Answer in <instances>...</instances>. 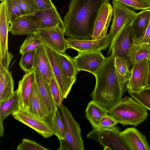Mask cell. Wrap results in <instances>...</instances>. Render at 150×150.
<instances>
[{"mask_svg":"<svg viewBox=\"0 0 150 150\" xmlns=\"http://www.w3.org/2000/svg\"><path fill=\"white\" fill-rule=\"evenodd\" d=\"M110 0H71L64 17L65 35L76 39H91L98 11Z\"/></svg>","mask_w":150,"mask_h":150,"instance_id":"1","label":"cell"},{"mask_svg":"<svg viewBox=\"0 0 150 150\" xmlns=\"http://www.w3.org/2000/svg\"><path fill=\"white\" fill-rule=\"evenodd\" d=\"M95 76L96 85L90 95L92 100L108 109L122 98L123 95L115 69L114 58L111 54L105 57Z\"/></svg>","mask_w":150,"mask_h":150,"instance_id":"2","label":"cell"},{"mask_svg":"<svg viewBox=\"0 0 150 150\" xmlns=\"http://www.w3.org/2000/svg\"><path fill=\"white\" fill-rule=\"evenodd\" d=\"M108 109V113L123 126H137L146 120L147 109L132 98L126 96Z\"/></svg>","mask_w":150,"mask_h":150,"instance_id":"3","label":"cell"},{"mask_svg":"<svg viewBox=\"0 0 150 150\" xmlns=\"http://www.w3.org/2000/svg\"><path fill=\"white\" fill-rule=\"evenodd\" d=\"M86 137L97 141L104 150H129L119 129L115 126L110 128L93 129Z\"/></svg>","mask_w":150,"mask_h":150,"instance_id":"4","label":"cell"},{"mask_svg":"<svg viewBox=\"0 0 150 150\" xmlns=\"http://www.w3.org/2000/svg\"><path fill=\"white\" fill-rule=\"evenodd\" d=\"M58 108L65 127V139L71 150H84L83 140L79 124L66 106L62 103Z\"/></svg>","mask_w":150,"mask_h":150,"instance_id":"5","label":"cell"},{"mask_svg":"<svg viewBox=\"0 0 150 150\" xmlns=\"http://www.w3.org/2000/svg\"><path fill=\"white\" fill-rule=\"evenodd\" d=\"M113 18L109 35L111 44L120 32L131 24L137 13L124 4L112 1Z\"/></svg>","mask_w":150,"mask_h":150,"instance_id":"6","label":"cell"},{"mask_svg":"<svg viewBox=\"0 0 150 150\" xmlns=\"http://www.w3.org/2000/svg\"><path fill=\"white\" fill-rule=\"evenodd\" d=\"M43 44L50 62L54 77L64 98H66L73 85L76 82V78H70L67 76L60 63L58 52L45 43H43Z\"/></svg>","mask_w":150,"mask_h":150,"instance_id":"7","label":"cell"},{"mask_svg":"<svg viewBox=\"0 0 150 150\" xmlns=\"http://www.w3.org/2000/svg\"><path fill=\"white\" fill-rule=\"evenodd\" d=\"M135 43L132 27L130 24L120 32L110 45L107 55L111 53L114 58L118 56L129 59L131 50Z\"/></svg>","mask_w":150,"mask_h":150,"instance_id":"8","label":"cell"},{"mask_svg":"<svg viewBox=\"0 0 150 150\" xmlns=\"http://www.w3.org/2000/svg\"><path fill=\"white\" fill-rule=\"evenodd\" d=\"M25 111L35 119L47 125L52 129V117L39 92L35 81L28 107Z\"/></svg>","mask_w":150,"mask_h":150,"instance_id":"9","label":"cell"},{"mask_svg":"<svg viewBox=\"0 0 150 150\" xmlns=\"http://www.w3.org/2000/svg\"><path fill=\"white\" fill-rule=\"evenodd\" d=\"M105 57L101 51L78 52L73 59L78 71H84L95 76L103 65Z\"/></svg>","mask_w":150,"mask_h":150,"instance_id":"10","label":"cell"},{"mask_svg":"<svg viewBox=\"0 0 150 150\" xmlns=\"http://www.w3.org/2000/svg\"><path fill=\"white\" fill-rule=\"evenodd\" d=\"M37 33L42 42L58 52H65L69 49L64 37V30L59 25L40 29Z\"/></svg>","mask_w":150,"mask_h":150,"instance_id":"11","label":"cell"},{"mask_svg":"<svg viewBox=\"0 0 150 150\" xmlns=\"http://www.w3.org/2000/svg\"><path fill=\"white\" fill-rule=\"evenodd\" d=\"M41 18L38 12L21 16L10 24L9 32L13 35L36 33L40 30Z\"/></svg>","mask_w":150,"mask_h":150,"instance_id":"12","label":"cell"},{"mask_svg":"<svg viewBox=\"0 0 150 150\" xmlns=\"http://www.w3.org/2000/svg\"><path fill=\"white\" fill-rule=\"evenodd\" d=\"M148 58L133 66L127 85V91H136L147 87Z\"/></svg>","mask_w":150,"mask_h":150,"instance_id":"13","label":"cell"},{"mask_svg":"<svg viewBox=\"0 0 150 150\" xmlns=\"http://www.w3.org/2000/svg\"><path fill=\"white\" fill-rule=\"evenodd\" d=\"M12 58L7 56L0 62V104L11 97L14 91L11 72L8 69Z\"/></svg>","mask_w":150,"mask_h":150,"instance_id":"14","label":"cell"},{"mask_svg":"<svg viewBox=\"0 0 150 150\" xmlns=\"http://www.w3.org/2000/svg\"><path fill=\"white\" fill-rule=\"evenodd\" d=\"M66 40L69 49L78 52L101 51L106 49L110 44L108 34L104 38L98 39L81 40L68 38Z\"/></svg>","mask_w":150,"mask_h":150,"instance_id":"15","label":"cell"},{"mask_svg":"<svg viewBox=\"0 0 150 150\" xmlns=\"http://www.w3.org/2000/svg\"><path fill=\"white\" fill-rule=\"evenodd\" d=\"M113 8L109 2L104 3L99 9L94 23L91 39L105 37L113 16Z\"/></svg>","mask_w":150,"mask_h":150,"instance_id":"16","label":"cell"},{"mask_svg":"<svg viewBox=\"0 0 150 150\" xmlns=\"http://www.w3.org/2000/svg\"><path fill=\"white\" fill-rule=\"evenodd\" d=\"M11 114L15 119L34 130L45 138L54 135L49 126L39 122L24 110L18 109Z\"/></svg>","mask_w":150,"mask_h":150,"instance_id":"17","label":"cell"},{"mask_svg":"<svg viewBox=\"0 0 150 150\" xmlns=\"http://www.w3.org/2000/svg\"><path fill=\"white\" fill-rule=\"evenodd\" d=\"M129 150H150L146 136L135 127L127 128L121 132Z\"/></svg>","mask_w":150,"mask_h":150,"instance_id":"18","label":"cell"},{"mask_svg":"<svg viewBox=\"0 0 150 150\" xmlns=\"http://www.w3.org/2000/svg\"><path fill=\"white\" fill-rule=\"evenodd\" d=\"M35 82L34 69L25 73L18 82L17 89L19 97V108L26 110L28 106L30 98Z\"/></svg>","mask_w":150,"mask_h":150,"instance_id":"19","label":"cell"},{"mask_svg":"<svg viewBox=\"0 0 150 150\" xmlns=\"http://www.w3.org/2000/svg\"><path fill=\"white\" fill-rule=\"evenodd\" d=\"M34 69H36L49 84L54 77L51 64L43 43L36 50Z\"/></svg>","mask_w":150,"mask_h":150,"instance_id":"20","label":"cell"},{"mask_svg":"<svg viewBox=\"0 0 150 150\" xmlns=\"http://www.w3.org/2000/svg\"><path fill=\"white\" fill-rule=\"evenodd\" d=\"M35 81L39 92L52 118L58 109L51 92L49 84L35 69H34Z\"/></svg>","mask_w":150,"mask_h":150,"instance_id":"21","label":"cell"},{"mask_svg":"<svg viewBox=\"0 0 150 150\" xmlns=\"http://www.w3.org/2000/svg\"><path fill=\"white\" fill-rule=\"evenodd\" d=\"M10 23L5 1L0 5V60L5 59L8 53V37Z\"/></svg>","mask_w":150,"mask_h":150,"instance_id":"22","label":"cell"},{"mask_svg":"<svg viewBox=\"0 0 150 150\" xmlns=\"http://www.w3.org/2000/svg\"><path fill=\"white\" fill-rule=\"evenodd\" d=\"M150 21V9L137 13L131 24L135 43H138L144 35Z\"/></svg>","mask_w":150,"mask_h":150,"instance_id":"23","label":"cell"},{"mask_svg":"<svg viewBox=\"0 0 150 150\" xmlns=\"http://www.w3.org/2000/svg\"><path fill=\"white\" fill-rule=\"evenodd\" d=\"M131 62L126 58L118 56L114 58L115 69L123 95L127 90V85L130 75L129 67Z\"/></svg>","mask_w":150,"mask_h":150,"instance_id":"24","label":"cell"},{"mask_svg":"<svg viewBox=\"0 0 150 150\" xmlns=\"http://www.w3.org/2000/svg\"><path fill=\"white\" fill-rule=\"evenodd\" d=\"M19 97L18 90L14 91L13 96L11 98L0 104V137L4 134L3 122L10 114L19 108Z\"/></svg>","mask_w":150,"mask_h":150,"instance_id":"25","label":"cell"},{"mask_svg":"<svg viewBox=\"0 0 150 150\" xmlns=\"http://www.w3.org/2000/svg\"><path fill=\"white\" fill-rule=\"evenodd\" d=\"M38 13L41 18L40 30L54 27L59 25L64 30L63 21L54 5L50 9L40 11Z\"/></svg>","mask_w":150,"mask_h":150,"instance_id":"26","label":"cell"},{"mask_svg":"<svg viewBox=\"0 0 150 150\" xmlns=\"http://www.w3.org/2000/svg\"><path fill=\"white\" fill-rule=\"evenodd\" d=\"M108 113V109L103 107L92 100L88 104L86 109V117L93 129L99 128L102 117Z\"/></svg>","mask_w":150,"mask_h":150,"instance_id":"27","label":"cell"},{"mask_svg":"<svg viewBox=\"0 0 150 150\" xmlns=\"http://www.w3.org/2000/svg\"><path fill=\"white\" fill-rule=\"evenodd\" d=\"M150 55V47L149 44L135 43L132 46L129 59L133 64L148 58Z\"/></svg>","mask_w":150,"mask_h":150,"instance_id":"28","label":"cell"},{"mask_svg":"<svg viewBox=\"0 0 150 150\" xmlns=\"http://www.w3.org/2000/svg\"><path fill=\"white\" fill-rule=\"evenodd\" d=\"M58 53L60 63L67 76L70 78H76L79 71L73 58L65 52Z\"/></svg>","mask_w":150,"mask_h":150,"instance_id":"29","label":"cell"},{"mask_svg":"<svg viewBox=\"0 0 150 150\" xmlns=\"http://www.w3.org/2000/svg\"><path fill=\"white\" fill-rule=\"evenodd\" d=\"M42 43L37 33L28 34L20 47V54L36 50Z\"/></svg>","mask_w":150,"mask_h":150,"instance_id":"30","label":"cell"},{"mask_svg":"<svg viewBox=\"0 0 150 150\" xmlns=\"http://www.w3.org/2000/svg\"><path fill=\"white\" fill-rule=\"evenodd\" d=\"M132 98L150 110V87L136 91H128Z\"/></svg>","mask_w":150,"mask_h":150,"instance_id":"31","label":"cell"},{"mask_svg":"<svg viewBox=\"0 0 150 150\" xmlns=\"http://www.w3.org/2000/svg\"><path fill=\"white\" fill-rule=\"evenodd\" d=\"M8 16L11 24L22 16L17 0H5Z\"/></svg>","mask_w":150,"mask_h":150,"instance_id":"32","label":"cell"},{"mask_svg":"<svg viewBox=\"0 0 150 150\" xmlns=\"http://www.w3.org/2000/svg\"><path fill=\"white\" fill-rule=\"evenodd\" d=\"M36 50L24 53L22 54L19 62V66L25 73L34 69Z\"/></svg>","mask_w":150,"mask_h":150,"instance_id":"33","label":"cell"},{"mask_svg":"<svg viewBox=\"0 0 150 150\" xmlns=\"http://www.w3.org/2000/svg\"><path fill=\"white\" fill-rule=\"evenodd\" d=\"M52 129L54 135L59 140L65 139V127L61 115L58 109L56 110L52 121Z\"/></svg>","mask_w":150,"mask_h":150,"instance_id":"34","label":"cell"},{"mask_svg":"<svg viewBox=\"0 0 150 150\" xmlns=\"http://www.w3.org/2000/svg\"><path fill=\"white\" fill-rule=\"evenodd\" d=\"M49 85L53 98L58 108L62 103L64 98L54 76L51 79Z\"/></svg>","mask_w":150,"mask_h":150,"instance_id":"35","label":"cell"},{"mask_svg":"<svg viewBox=\"0 0 150 150\" xmlns=\"http://www.w3.org/2000/svg\"><path fill=\"white\" fill-rule=\"evenodd\" d=\"M22 15L35 14L40 11L31 0H17Z\"/></svg>","mask_w":150,"mask_h":150,"instance_id":"36","label":"cell"},{"mask_svg":"<svg viewBox=\"0 0 150 150\" xmlns=\"http://www.w3.org/2000/svg\"><path fill=\"white\" fill-rule=\"evenodd\" d=\"M17 150H48L34 141L23 139L18 145Z\"/></svg>","mask_w":150,"mask_h":150,"instance_id":"37","label":"cell"},{"mask_svg":"<svg viewBox=\"0 0 150 150\" xmlns=\"http://www.w3.org/2000/svg\"><path fill=\"white\" fill-rule=\"evenodd\" d=\"M121 3L134 10H144L150 9V6L143 0H112Z\"/></svg>","mask_w":150,"mask_h":150,"instance_id":"38","label":"cell"},{"mask_svg":"<svg viewBox=\"0 0 150 150\" xmlns=\"http://www.w3.org/2000/svg\"><path fill=\"white\" fill-rule=\"evenodd\" d=\"M118 123L117 120L112 115L108 114L101 118L99 128H110Z\"/></svg>","mask_w":150,"mask_h":150,"instance_id":"39","label":"cell"},{"mask_svg":"<svg viewBox=\"0 0 150 150\" xmlns=\"http://www.w3.org/2000/svg\"><path fill=\"white\" fill-rule=\"evenodd\" d=\"M40 11L50 9L54 5L51 0H31Z\"/></svg>","mask_w":150,"mask_h":150,"instance_id":"40","label":"cell"},{"mask_svg":"<svg viewBox=\"0 0 150 150\" xmlns=\"http://www.w3.org/2000/svg\"><path fill=\"white\" fill-rule=\"evenodd\" d=\"M150 41V21L145 34L137 43L149 44Z\"/></svg>","mask_w":150,"mask_h":150,"instance_id":"41","label":"cell"},{"mask_svg":"<svg viewBox=\"0 0 150 150\" xmlns=\"http://www.w3.org/2000/svg\"><path fill=\"white\" fill-rule=\"evenodd\" d=\"M60 146L57 149L59 150H71L69 145L65 139L59 140Z\"/></svg>","mask_w":150,"mask_h":150,"instance_id":"42","label":"cell"},{"mask_svg":"<svg viewBox=\"0 0 150 150\" xmlns=\"http://www.w3.org/2000/svg\"><path fill=\"white\" fill-rule=\"evenodd\" d=\"M150 87V55L148 58V76L147 87Z\"/></svg>","mask_w":150,"mask_h":150,"instance_id":"43","label":"cell"},{"mask_svg":"<svg viewBox=\"0 0 150 150\" xmlns=\"http://www.w3.org/2000/svg\"><path fill=\"white\" fill-rule=\"evenodd\" d=\"M147 3L150 6V0H143Z\"/></svg>","mask_w":150,"mask_h":150,"instance_id":"44","label":"cell"},{"mask_svg":"<svg viewBox=\"0 0 150 150\" xmlns=\"http://www.w3.org/2000/svg\"><path fill=\"white\" fill-rule=\"evenodd\" d=\"M0 1L2 2L4 1L5 0H0Z\"/></svg>","mask_w":150,"mask_h":150,"instance_id":"45","label":"cell"},{"mask_svg":"<svg viewBox=\"0 0 150 150\" xmlns=\"http://www.w3.org/2000/svg\"><path fill=\"white\" fill-rule=\"evenodd\" d=\"M149 46L150 47V42H149Z\"/></svg>","mask_w":150,"mask_h":150,"instance_id":"46","label":"cell"},{"mask_svg":"<svg viewBox=\"0 0 150 150\" xmlns=\"http://www.w3.org/2000/svg\"></svg>","mask_w":150,"mask_h":150,"instance_id":"47","label":"cell"}]
</instances>
